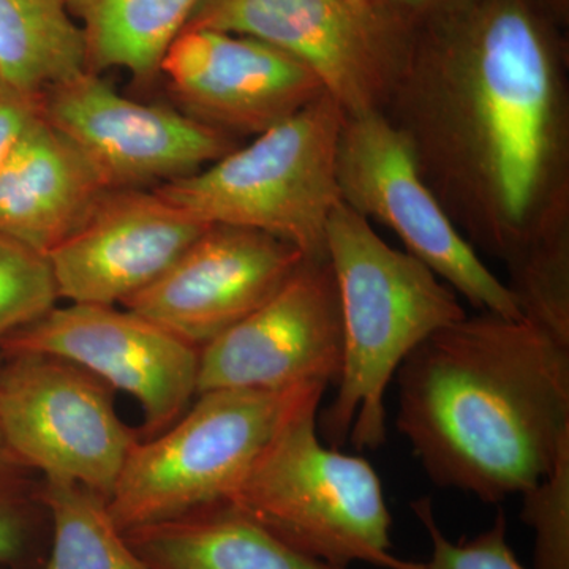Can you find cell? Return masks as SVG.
I'll return each instance as SVG.
<instances>
[{"instance_id":"e0dca14e","label":"cell","mask_w":569,"mask_h":569,"mask_svg":"<svg viewBox=\"0 0 569 569\" xmlns=\"http://www.w3.org/2000/svg\"><path fill=\"white\" fill-rule=\"evenodd\" d=\"M123 533L149 569H339L284 545L230 503Z\"/></svg>"},{"instance_id":"83f0119b","label":"cell","mask_w":569,"mask_h":569,"mask_svg":"<svg viewBox=\"0 0 569 569\" xmlns=\"http://www.w3.org/2000/svg\"><path fill=\"white\" fill-rule=\"evenodd\" d=\"M542 6L549 11L561 28L567 29L569 21V0H541Z\"/></svg>"},{"instance_id":"5b68a950","label":"cell","mask_w":569,"mask_h":569,"mask_svg":"<svg viewBox=\"0 0 569 569\" xmlns=\"http://www.w3.org/2000/svg\"><path fill=\"white\" fill-rule=\"evenodd\" d=\"M346 111L329 93L197 173L156 192L204 224L276 236L326 258V227L340 203L337 151Z\"/></svg>"},{"instance_id":"7c38bea8","label":"cell","mask_w":569,"mask_h":569,"mask_svg":"<svg viewBox=\"0 0 569 569\" xmlns=\"http://www.w3.org/2000/svg\"><path fill=\"white\" fill-rule=\"evenodd\" d=\"M305 260L301 250L276 236L211 224L122 306L201 348L269 301Z\"/></svg>"},{"instance_id":"ffe728a7","label":"cell","mask_w":569,"mask_h":569,"mask_svg":"<svg viewBox=\"0 0 569 569\" xmlns=\"http://www.w3.org/2000/svg\"><path fill=\"white\" fill-rule=\"evenodd\" d=\"M40 500L50 519L41 569H149L116 526L104 498L82 486L43 479Z\"/></svg>"},{"instance_id":"603a6c76","label":"cell","mask_w":569,"mask_h":569,"mask_svg":"<svg viewBox=\"0 0 569 569\" xmlns=\"http://www.w3.org/2000/svg\"><path fill=\"white\" fill-rule=\"evenodd\" d=\"M415 515L429 533L432 552L427 561H410L407 569H526L507 539V516L498 511L496 522L470 541L452 542L438 527L429 498L411 503Z\"/></svg>"},{"instance_id":"d4e9b609","label":"cell","mask_w":569,"mask_h":569,"mask_svg":"<svg viewBox=\"0 0 569 569\" xmlns=\"http://www.w3.org/2000/svg\"><path fill=\"white\" fill-rule=\"evenodd\" d=\"M343 3L372 41L389 81L406 52L408 41V33L397 20L391 0H343Z\"/></svg>"},{"instance_id":"30bf717a","label":"cell","mask_w":569,"mask_h":569,"mask_svg":"<svg viewBox=\"0 0 569 569\" xmlns=\"http://www.w3.org/2000/svg\"><path fill=\"white\" fill-rule=\"evenodd\" d=\"M2 346L9 353L59 356L112 391L132 396L140 403L149 438L178 421L198 395L200 348L129 309L56 306L2 340Z\"/></svg>"},{"instance_id":"8fae6325","label":"cell","mask_w":569,"mask_h":569,"mask_svg":"<svg viewBox=\"0 0 569 569\" xmlns=\"http://www.w3.org/2000/svg\"><path fill=\"white\" fill-rule=\"evenodd\" d=\"M41 114L111 189L186 178L239 146L192 116L127 99L92 71L44 93Z\"/></svg>"},{"instance_id":"484cf974","label":"cell","mask_w":569,"mask_h":569,"mask_svg":"<svg viewBox=\"0 0 569 569\" xmlns=\"http://www.w3.org/2000/svg\"><path fill=\"white\" fill-rule=\"evenodd\" d=\"M40 114L41 99L14 91L0 81V168Z\"/></svg>"},{"instance_id":"d6986e66","label":"cell","mask_w":569,"mask_h":569,"mask_svg":"<svg viewBox=\"0 0 569 569\" xmlns=\"http://www.w3.org/2000/svg\"><path fill=\"white\" fill-rule=\"evenodd\" d=\"M81 21L88 69L129 70L148 80L160 70L164 52L189 24L201 0H66Z\"/></svg>"},{"instance_id":"7402d4cb","label":"cell","mask_w":569,"mask_h":569,"mask_svg":"<svg viewBox=\"0 0 569 569\" xmlns=\"http://www.w3.org/2000/svg\"><path fill=\"white\" fill-rule=\"evenodd\" d=\"M520 519L535 533V569H569V443L552 470L522 493Z\"/></svg>"},{"instance_id":"277c9868","label":"cell","mask_w":569,"mask_h":569,"mask_svg":"<svg viewBox=\"0 0 569 569\" xmlns=\"http://www.w3.org/2000/svg\"><path fill=\"white\" fill-rule=\"evenodd\" d=\"M325 391L291 411L227 503L331 567L407 569L410 561L391 553V515L376 468L320 440Z\"/></svg>"},{"instance_id":"44dd1931","label":"cell","mask_w":569,"mask_h":569,"mask_svg":"<svg viewBox=\"0 0 569 569\" xmlns=\"http://www.w3.org/2000/svg\"><path fill=\"white\" fill-rule=\"evenodd\" d=\"M58 299L48 254L0 233V342L47 316Z\"/></svg>"},{"instance_id":"2e32d148","label":"cell","mask_w":569,"mask_h":569,"mask_svg":"<svg viewBox=\"0 0 569 569\" xmlns=\"http://www.w3.org/2000/svg\"><path fill=\"white\" fill-rule=\"evenodd\" d=\"M110 190L84 153L40 114L0 168V233L48 254Z\"/></svg>"},{"instance_id":"7a4b0ae2","label":"cell","mask_w":569,"mask_h":569,"mask_svg":"<svg viewBox=\"0 0 569 569\" xmlns=\"http://www.w3.org/2000/svg\"><path fill=\"white\" fill-rule=\"evenodd\" d=\"M395 378L397 430L440 488L486 503L522 496L569 443V343L527 318H460Z\"/></svg>"},{"instance_id":"4316f807","label":"cell","mask_w":569,"mask_h":569,"mask_svg":"<svg viewBox=\"0 0 569 569\" xmlns=\"http://www.w3.org/2000/svg\"><path fill=\"white\" fill-rule=\"evenodd\" d=\"M455 2L456 0H391V6L397 20L410 36L415 28Z\"/></svg>"},{"instance_id":"ba28073f","label":"cell","mask_w":569,"mask_h":569,"mask_svg":"<svg viewBox=\"0 0 569 569\" xmlns=\"http://www.w3.org/2000/svg\"><path fill=\"white\" fill-rule=\"evenodd\" d=\"M0 373V443L43 479L108 500L138 440L112 389L59 356L21 351Z\"/></svg>"},{"instance_id":"52a82bcc","label":"cell","mask_w":569,"mask_h":569,"mask_svg":"<svg viewBox=\"0 0 569 569\" xmlns=\"http://www.w3.org/2000/svg\"><path fill=\"white\" fill-rule=\"evenodd\" d=\"M340 200L370 223L383 224L456 295L478 309L522 318L508 284L488 268L436 194L383 112L346 116L337 151Z\"/></svg>"},{"instance_id":"9a60e30c","label":"cell","mask_w":569,"mask_h":569,"mask_svg":"<svg viewBox=\"0 0 569 569\" xmlns=\"http://www.w3.org/2000/svg\"><path fill=\"white\" fill-rule=\"evenodd\" d=\"M186 29L253 37L293 56L347 116L380 111L388 77L343 0H201Z\"/></svg>"},{"instance_id":"9c48e42d","label":"cell","mask_w":569,"mask_h":569,"mask_svg":"<svg viewBox=\"0 0 569 569\" xmlns=\"http://www.w3.org/2000/svg\"><path fill=\"white\" fill-rule=\"evenodd\" d=\"M343 323L329 258H306L269 301L200 348L198 395L337 385ZM197 395V396H198Z\"/></svg>"},{"instance_id":"ac0fdd59","label":"cell","mask_w":569,"mask_h":569,"mask_svg":"<svg viewBox=\"0 0 569 569\" xmlns=\"http://www.w3.org/2000/svg\"><path fill=\"white\" fill-rule=\"evenodd\" d=\"M88 69V44L66 0H0V81L41 99Z\"/></svg>"},{"instance_id":"4fadbf2b","label":"cell","mask_w":569,"mask_h":569,"mask_svg":"<svg viewBox=\"0 0 569 569\" xmlns=\"http://www.w3.org/2000/svg\"><path fill=\"white\" fill-rule=\"evenodd\" d=\"M160 70L187 114L233 138L257 137L328 93L288 52L212 29H183Z\"/></svg>"},{"instance_id":"cb8c5ba5","label":"cell","mask_w":569,"mask_h":569,"mask_svg":"<svg viewBox=\"0 0 569 569\" xmlns=\"http://www.w3.org/2000/svg\"><path fill=\"white\" fill-rule=\"evenodd\" d=\"M29 470L0 443V563H14L28 556L50 522L40 500V489L29 492L22 473Z\"/></svg>"},{"instance_id":"5bb4252c","label":"cell","mask_w":569,"mask_h":569,"mask_svg":"<svg viewBox=\"0 0 569 569\" xmlns=\"http://www.w3.org/2000/svg\"><path fill=\"white\" fill-rule=\"evenodd\" d=\"M209 227L156 190L112 189L48 253L59 298L73 305H123L156 282Z\"/></svg>"},{"instance_id":"6da1fadb","label":"cell","mask_w":569,"mask_h":569,"mask_svg":"<svg viewBox=\"0 0 569 569\" xmlns=\"http://www.w3.org/2000/svg\"><path fill=\"white\" fill-rule=\"evenodd\" d=\"M381 112L477 250L519 271L569 241L563 28L541 0H456L408 36Z\"/></svg>"},{"instance_id":"3957f363","label":"cell","mask_w":569,"mask_h":569,"mask_svg":"<svg viewBox=\"0 0 569 569\" xmlns=\"http://www.w3.org/2000/svg\"><path fill=\"white\" fill-rule=\"evenodd\" d=\"M326 253L339 290L343 367L318 433L329 447L377 449L387 441L385 397L397 369L422 340L467 313L449 284L343 201L329 217Z\"/></svg>"},{"instance_id":"8992f818","label":"cell","mask_w":569,"mask_h":569,"mask_svg":"<svg viewBox=\"0 0 569 569\" xmlns=\"http://www.w3.org/2000/svg\"><path fill=\"white\" fill-rule=\"evenodd\" d=\"M325 385L213 389L163 432L137 440L107 508L122 531L227 503L291 411Z\"/></svg>"}]
</instances>
